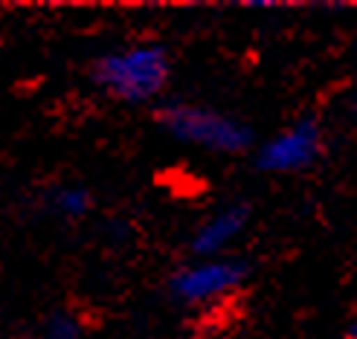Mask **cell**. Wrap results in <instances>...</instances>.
Segmentation results:
<instances>
[{
  "instance_id": "obj_8",
  "label": "cell",
  "mask_w": 357,
  "mask_h": 339,
  "mask_svg": "<svg viewBox=\"0 0 357 339\" xmlns=\"http://www.w3.org/2000/svg\"><path fill=\"white\" fill-rule=\"evenodd\" d=\"M346 339H357V319H351L346 325Z\"/></svg>"
},
{
  "instance_id": "obj_1",
  "label": "cell",
  "mask_w": 357,
  "mask_h": 339,
  "mask_svg": "<svg viewBox=\"0 0 357 339\" xmlns=\"http://www.w3.org/2000/svg\"><path fill=\"white\" fill-rule=\"evenodd\" d=\"M91 81L114 102L149 104L163 96L172 81L169 49L154 41H139L102 52L91 64Z\"/></svg>"
},
{
  "instance_id": "obj_4",
  "label": "cell",
  "mask_w": 357,
  "mask_h": 339,
  "mask_svg": "<svg viewBox=\"0 0 357 339\" xmlns=\"http://www.w3.org/2000/svg\"><path fill=\"white\" fill-rule=\"evenodd\" d=\"M323 128L314 116H299L288 128L264 139L256 151V168L264 174H299L323 157Z\"/></svg>"
},
{
  "instance_id": "obj_7",
  "label": "cell",
  "mask_w": 357,
  "mask_h": 339,
  "mask_svg": "<svg viewBox=\"0 0 357 339\" xmlns=\"http://www.w3.org/2000/svg\"><path fill=\"white\" fill-rule=\"evenodd\" d=\"M84 336V325L73 310H56L44 319L38 339H82Z\"/></svg>"
},
{
  "instance_id": "obj_5",
  "label": "cell",
  "mask_w": 357,
  "mask_h": 339,
  "mask_svg": "<svg viewBox=\"0 0 357 339\" xmlns=\"http://www.w3.org/2000/svg\"><path fill=\"white\" fill-rule=\"evenodd\" d=\"M253 209L247 200H229L218 212H212L206 221L195 226L189 238V253L195 258H221L250 226Z\"/></svg>"
},
{
  "instance_id": "obj_6",
  "label": "cell",
  "mask_w": 357,
  "mask_h": 339,
  "mask_svg": "<svg viewBox=\"0 0 357 339\" xmlns=\"http://www.w3.org/2000/svg\"><path fill=\"white\" fill-rule=\"evenodd\" d=\"M47 209L61 221H82L93 212V191L79 183L56 186L47 194Z\"/></svg>"
},
{
  "instance_id": "obj_3",
  "label": "cell",
  "mask_w": 357,
  "mask_h": 339,
  "mask_svg": "<svg viewBox=\"0 0 357 339\" xmlns=\"http://www.w3.org/2000/svg\"><path fill=\"white\" fill-rule=\"evenodd\" d=\"M250 273L253 270L244 258H195L169 276V296L186 308H209L238 293Z\"/></svg>"
},
{
  "instance_id": "obj_2",
  "label": "cell",
  "mask_w": 357,
  "mask_h": 339,
  "mask_svg": "<svg viewBox=\"0 0 357 339\" xmlns=\"http://www.w3.org/2000/svg\"><path fill=\"white\" fill-rule=\"evenodd\" d=\"M154 119L163 128V134H169L174 142L204 148L212 154H244L256 142V131L244 119L201 102H166L157 108Z\"/></svg>"
},
{
  "instance_id": "obj_9",
  "label": "cell",
  "mask_w": 357,
  "mask_h": 339,
  "mask_svg": "<svg viewBox=\"0 0 357 339\" xmlns=\"http://www.w3.org/2000/svg\"><path fill=\"white\" fill-rule=\"evenodd\" d=\"M351 111H354V116H357V96H354V104H351Z\"/></svg>"
}]
</instances>
